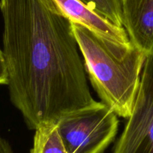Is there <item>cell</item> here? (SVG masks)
<instances>
[{
	"instance_id": "cell-1",
	"label": "cell",
	"mask_w": 153,
	"mask_h": 153,
	"mask_svg": "<svg viewBox=\"0 0 153 153\" xmlns=\"http://www.w3.org/2000/svg\"><path fill=\"white\" fill-rule=\"evenodd\" d=\"M10 100L29 128L96 104L71 22L53 0H0Z\"/></svg>"
},
{
	"instance_id": "cell-2",
	"label": "cell",
	"mask_w": 153,
	"mask_h": 153,
	"mask_svg": "<svg viewBox=\"0 0 153 153\" xmlns=\"http://www.w3.org/2000/svg\"><path fill=\"white\" fill-rule=\"evenodd\" d=\"M71 23L84 60L86 73L101 102L118 117H130L146 60L133 44L104 39L83 26Z\"/></svg>"
},
{
	"instance_id": "cell-3",
	"label": "cell",
	"mask_w": 153,
	"mask_h": 153,
	"mask_svg": "<svg viewBox=\"0 0 153 153\" xmlns=\"http://www.w3.org/2000/svg\"><path fill=\"white\" fill-rule=\"evenodd\" d=\"M119 124L118 116L97 101L62 117L57 126L68 153H103L117 136Z\"/></svg>"
},
{
	"instance_id": "cell-4",
	"label": "cell",
	"mask_w": 153,
	"mask_h": 153,
	"mask_svg": "<svg viewBox=\"0 0 153 153\" xmlns=\"http://www.w3.org/2000/svg\"><path fill=\"white\" fill-rule=\"evenodd\" d=\"M113 153H153V56H147L130 117Z\"/></svg>"
},
{
	"instance_id": "cell-5",
	"label": "cell",
	"mask_w": 153,
	"mask_h": 153,
	"mask_svg": "<svg viewBox=\"0 0 153 153\" xmlns=\"http://www.w3.org/2000/svg\"><path fill=\"white\" fill-rule=\"evenodd\" d=\"M60 12L72 23L83 26L101 38L119 44H130L126 29L112 23L80 0H53Z\"/></svg>"
},
{
	"instance_id": "cell-6",
	"label": "cell",
	"mask_w": 153,
	"mask_h": 153,
	"mask_svg": "<svg viewBox=\"0 0 153 153\" xmlns=\"http://www.w3.org/2000/svg\"><path fill=\"white\" fill-rule=\"evenodd\" d=\"M123 25L131 42L153 56V0H121Z\"/></svg>"
},
{
	"instance_id": "cell-7",
	"label": "cell",
	"mask_w": 153,
	"mask_h": 153,
	"mask_svg": "<svg viewBox=\"0 0 153 153\" xmlns=\"http://www.w3.org/2000/svg\"><path fill=\"white\" fill-rule=\"evenodd\" d=\"M30 153H68L57 123L45 124L35 129Z\"/></svg>"
},
{
	"instance_id": "cell-8",
	"label": "cell",
	"mask_w": 153,
	"mask_h": 153,
	"mask_svg": "<svg viewBox=\"0 0 153 153\" xmlns=\"http://www.w3.org/2000/svg\"><path fill=\"white\" fill-rule=\"evenodd\" d=\"M117 26H123L121 0H80Z\"/></svg>"
},
{
	"instance_id": "cell-9",
	"label": "cell",
	"mask_w": 153,
	"mask_h": 153,
	"mask_svg": "<svg viewBox=\"0 0 153 153\" xmlns=\"http://www.w3.org/2000/svg\"><path fill=\"white\" fill-rule=\"evenodd\" d=\"M8 83V71L3 51L0 49V85H7Z\"/></svg>"
},
{
	"instance_id": "cell-10",
	"label": "cell",
	"mask_w": 153,
	"mask_h": 153,
	"mask_svg": "<svg viewBox=\"0 0 153 153\" xmlns=\"http://www.w3.org/2000/svg\"><path fill=\"white\" fill-rule=\"evenodd\" d=\"M0 153H13L11 146L0 135Z\"/></svg>"
}]
</instances>
